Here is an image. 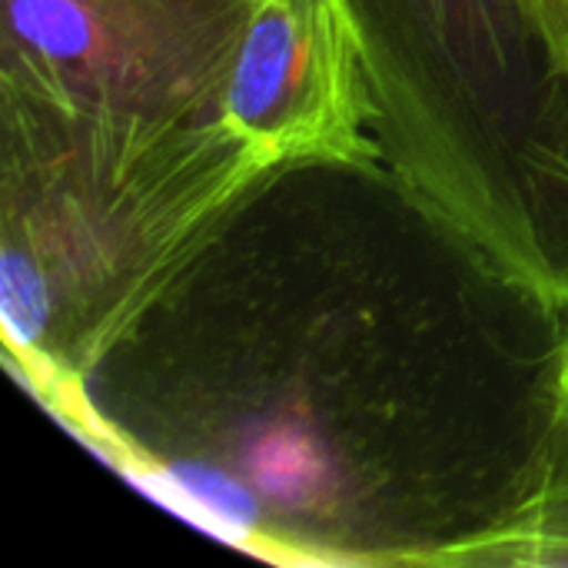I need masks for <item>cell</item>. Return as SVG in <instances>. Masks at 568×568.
I'll return each instance as SVG.
<instances>
[{"label":"cell","mask_w":568,"mask_h":568,"mask_svg":"<svg viewBox=\"0 0 568 568\" xmlns=\"http://www.w3.org/2000/svg\"><path fill=\"white\" fill-rule=\"evenodd\" d=\"M453 568H568V379L529 499Z\"/></svg>","instance_id":"cell-6"},{"label":"cell","mask_w":568,"mask_h":568,"mask_svg":"<svg viewBox=\"0 0 568 568\" xmlns=\"http://www.w3.org/2000/svg\"><path fill=\"white\" fill-rule=\"evenodd\" d=\"M568 313L389 163L276 166L50 409L273 566L453 568L529 499Z\"/></svg>","instance_id":"cell-1"},{"label":"cell","mask_w":568,"mask_h":568,"mask_svg":"<svg viewBox=\"0 0 568 568\" xmlns=\"http://www.w3.org/2000/svg\"><path fill=\"white\" fill-rule=\"evenodd\" d=\"M389 170L568 313V53L542 0H329Z\"/></svg>","instance_id":"cell-3"},{"label":"cell","mask_w":568,"mask_h":568,"mask_svg":"<svg viewBox=\"0 0 568 568\" xmlns=\"http://www.w3.org/2000/svg\"><path fill=\"white\" fill-rule=\"evenodd\" d=\"M542 7H546V17L568 53V0H542Z\"/></svg>","instance_id":"cell-7"},{"label":"cell","mask_w":568,"mask_h":568,"mask_svg":"<svg viewBox=\"0 0 568 568\" xmlns=\"http://www.w3.org/2000/svg\"><path fill=\"white\" fill-rule=\"evenodd\" d=\"M260 0H0V97L126 123L223 120Z\"/></svg>","instance_id":"cell-4"},{"label":"cell","mask_w":568,"mask_h":568,"mask_svg":"<svg viewBox=\"0 0 568 568\" xmlns=\"http://www.w3.org/2000/svg\"><path fill=\"white\" fill-rule=\"evenodd\" d=\"M223 120L280 166L386 163L366 70L329 0H260Z\"/></svg>","instance_id":"cell-5"},{"label":"cell","mask_w":568,"mask_h":568,"mask_svg":"<svg viewBox=\"0 0 568 568\" xmlns=\"http://www.w3.org/2000/svg\"><path fill=\"white\" fill-rule=\"evenodd\" d=\"M226 120L0 97L3 363L50 413L276 170Z\"/></svg>","instance_id":"cell-2"}]
</instances>
